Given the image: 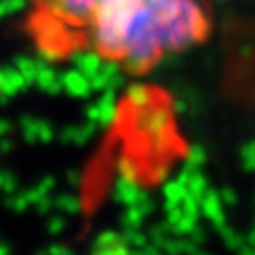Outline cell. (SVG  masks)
<instances>
[{
	"instance_id": "cell-1",
	"label": "cell",
	"mask_w": 255,
	"mask_h": 255,
	"mask_svg": "<svg viewBox=\"0 0 255 255\" xmlns=\"http://www.w3.org/2000/svg\"><path fill=\"white\" fill-rule=\"evenodd\" d=\"M209 17L198 0H136L126 32L122 68L145 75L166 53H179L202 43Z\"/></svg>"
},
{
	"instance_id": "cell-2",
	"label": "cell",
	"mask_w": 255,
	"mask_h": 255,
	"mask_svg": "<svg viewBox=\"0 0 255 255\" xmlns=\"http://www.w3.org/2000/svg\"><path fill=\"white\" fill-rule=\"evenodd\" d=\"M109 0H41L36 2L51 17L62 19L75 26H85L94 17V11Z\"/></svg>"
},
{
	"instance_id": "cell-3",
	"label": "cell",
	"mask_w": 255,
	"mask_h": 255,
	"mask_svg": "<svg viewBox=\"0 0 255 255\" xmlns=\"http://www.w3.org/2000/svg\"><path fill=\"white\" fill-rule=\"evenodd\" d=\"M136 124L145 134H149L155 147L168 142V130L172 126V111L166 107H147L136 111Z\"/></svg>"
},
{
	"instance_id": "cell-4",
	"label": "cell",
	"mask_w": 255,
	"mask_h": 255,
	"mask_svg": "<svg viewBox=\"0 0 255 255\" xmlns=\"http://www.w3.org/2000/svg\"><path fill=\"white\" fill-rule=\"evenodd\" d=\"M223 206H226V204L221 202L219 189H215V187H209V189H206V194L200 198L202 215L213 223L217 232H221L223 228H228V217H226V211H223Z\"/></svg>"
},
{
	"instance_id": "cell-5",
	"label": "cell",
	"mask_w": 255,
	"mask_h": 255,
	"mask_svg": "<svg viewBox=\"0 0 255 255\" xmlns=\"http://www.w3.org/2000/svg\"><path fill=\"white\" fill-rule=\"evenodd\" d=\"M142 196H145V189L138 185L136 179L117 177L113 185V202L124 204V206H136Z\"/></svg>"
},
{
	"instance_id": "cell-6",
	"label": "cell",
	"mask_w": 255,
	"mask_h": 255,
	"mask_svg": "<svg viewBox=\"0 0 255 255\" xmlns=\"http://www.w3.org/2000/svg\"><path fill=\"white\" fill-rule=\"evenodd\" d=\"M70 62H73V68H77L79 73H83L87 79H92L94 75H98L102 70V64H105V55L98 51H75L70 55Z\"/></svg>"
},
{
	"instance_id": "cell-7",
	"label": "cell",
	"mask_w": 255,
	"mask_h": 255,
	"mask_svg": "<svg viewBox=\"0 0 255 255\" xmlns=\"http://www.w3.org/2000/svg\"><path fill=\"white\" fill-rule=\"evenodd\" d=\"M60 79H62L64 92H66L68 96H73V98H81V100H85L87 96L94 92V90H92V85H90V79H87L83 73H79L77 68L66 70L64 75H60Z\"/></svg>"
},
{
	"instance_id": "cell-8",
	"label": "cell",
	"mask_w": 255,
	"mask_h": 255,
	"mask_svg": "<svg viewBox=\"0 0 255 255\" xmlns=\"http://www.w3.org/2000/svg\"><path fill=\"white\" fill-rule=\"evenodd\" d=\"M94 134H96V124H92V122H87L83 126H68L62 130V142L83 147L94 138Z\"/></svg>"
},
{
	"instance_id": "cell-9",
	"label": "cell",
	"mask_w": 255,
	"mask_h": 255,
	"mask_svg": "<svg viewBox=\"0 0 255 255\" xmlns=\"http://www.w3.org/2000/svg\"><path fill=\"white\" fill-rule=\"evenodd\" d=\"M96 105H98V109H100L98 126L107 128L117 119V92H111V90L102 92V96L96 100Z\"/></svg>"
},
{
	"instance_id": "cell-10",
	"label": "cell",
	"mask_w": 255,
	"mask_h": 255,
	"mask_svg": "<svg viewBox=\"0 0 255 255\" xmlns=\"http://www.w3.org/2000/svg\"><path fill=\"white\" fill-rule=\"evenodd\" d=\"M126 100L132 109H147L151 107V90L142 83H130L126 87Z\"/></svg>"
},
{
	"instance_id": "cell-11",
	"label": "cell",
	"mask_w": 255,
	"mask_h": 255,
	"mask_svg": "<svg viewBox=\"0 0 255 255\" xmlns=\"http://www.w3.org/2000/svg\"><path fill=\"white\" fill-rule=\"evenodd\" d=\"M164 209H172V206H181L183 198L187 196V187L179 183L177 179L174 181H168L164 185Z\"/></svg>"
},
{
	"instance_id": "cell-12",
	"label": "cell",
	"mask_w": 255,
	"mask_h": 255,
	"mask_svg": "<svg viewBox=\"0 0 255 255\" xmlns=\"http://www.w3.org/2000/svg\"><path fill=\"white\" fill-rule=\"evenodd\" d=\"M124 243L130 247V249H142V247L149 245V234L140 232V228H124Z\"/></svg>"
},
{
	"instance_id": "cell-13",
	"label": "cell",
	"mask_w": 255,
	"mask_h": 255,
	"mask_svg": "<svg viewBox=\"0 0 255 255\" xmlns=\"http://www.w3.org/2000/svg\"><path fill=\"white\" fill-rule=\"evenodd\" d=\"M62 213H68V215H77L79 211H81V198H79L77 194H62L55 198L53 202Z\"/></svg>"
},
{
	"instance_id": "cell-14",
	"label": "cell",
	"mask_w": 255,
	"mask_h": 255,
	"mask_svg": "<svg viewBox=\"0 0 255 255\" xmlns=\"http://www.w3.org/2000/svg\"><path fill=\"white\" fill-rule=\"evenodd\" d=\"M145 219H147V215L142 213L138 206H126V211H124V215H122L124 228H142Z\"/></svg>"
},
{
	"instance_id": "cell-15",
	"label": "cell",
	"mask_w": 255,
	"mask_h": 255,
	"mask_svg": "<svg viewBox=\"0 0 255 255\" xmlns=\"http://www.w3.org/2000/svg\"><path fill=\"white\" fill-rule=\"evenodd\" d=\"M219 234H221V238H223V245H226L230 251H238V249H241V247L247 243L245 234L236 232V230H234V228H230V226H228V228H223Z\"/></svg>"
},
{
	"instance_id": "cell-16",
	"label": "cell",
	"mask_w": 255,
	"mask_h": 255,
	"mask_svg": "<svg viewBox=\"0 0 255 255\" xmlns=\"http://www.w3.org/2000/svg\"><path fill=\"white\" fill-rule=\"evenodd\" d=\"M209 187H211V183H209V179H206V174L202 170H198L194 177H191L189 185H187V191H189L191 196H196V198H202Z\"/></svg>"
},
{
	"instance_id": "cell-17",
	"label": "cell",
	"mask_w": 255,
	"mask_h": 255,
	"mask_svg": "<svg viewBox=\"0 0 255 255\" xmlns=\"http://www.w3.org/2000/svg\"><path fill=\"white\" fill-rule=\"evenodd\" d=\"M124 243V236L122 232H115V230H105V232H100L96 236V241L92 247H113V245H119Z\"/></svg>"
},
{
	"instance_id": "cell-18",
	"label": "cell",
	"mask_w": 255,
	"mask_h": 255,
	"mask_svg": "<svg viewBox=\"0 0 255 255\" xmlns=\"http://www.w3.org/2000/svg\"><path fill=\"white\" fill-rule=\"evenodd\" d=\"M196 226H198V217H194V215H183V219L172 226V234L174 236H187Z\"/></svg>"
},
{
	"instance_id": "cell-19",
	"label": "cell",
	"mask_w": 255,
	"mask_h": 255,
	"mask_svg": "<svg viewBox=\"0 0 255 255\" xmlns=\"http://www.w3.org/2000/svg\"><path fill=\"white\" fill-rule=\"evenodd\" d=\"M130 247L126 243H119L113 247H92V253L90 255H130Z\"/></svg>"
},
{
	"instance_id": "cell-20",
	"label": "cell",
	"mask_w": 255,
	"mask_h": 255,
	"mask_svg": "<svg viewBox=\"0 0 255 255\" xmlns=\"http://www.w3.org/2000/svg\"><path fill=\"white\" fill-rule=\"evenodd\" d=\"M187 159L191 164H196L198 168H202V166L209 162V153H206L204 145H191L189 147V153H187Z\"/></svg>"
},
{
	"instance_id": "cell-21",
	"label": "cell",
	"mask_w": 255,
	"mask_h": 255,
	"mask_svg": "<svg viewBox=\"0 0 255 255\" xmlns=\"http://www.w3.org/2000/svg\"><path fill=\"white\" fill-rule=\"evenodd\" d=\"M136 164L130 157H119L117 162V177H128V179H136Z\"/></svg>"
},
{
	"instance_id": "cell-22",
	"label": "cell",
	"mask_w": 255,
	"mask_h": 255,
	"mask_svg": "<svg viewBox=\"0 0 255 255\" xmlns=\"http://www.w3.org/2000/svg\"><path fill=\"white\" fill-rule=\"evenodd\" d=\"M183 211H185V215H194V217H200L202 215V209H200V198H196V196H191L189 191H187V196L183 198Z\"/></svg>"
},
{
	"instance_id": "cell-23",
	"label": "cell",
	"mask_w": 255,
	"mask_h": 255,
	"mask_svg": "<svg viewBox=\"0 0 255 255\" xmlns=\"http://www.w3.org/2000/svg\"><path fill=\"white\" fill-rule=\"evenodd\" d=\"M166 211V223L172 228L174 223H179L183 219V215H185V211H183V206H172V209H164Z\"/></svg>"
},
{
	"instance_id": "cell-24",
	"label": "cell",
	"mask_w": 255,
	"mask_h": 255,
	"mask_svg": "<svg viewBox=\"0 0 255 255\" xmlns=\"http://www.w3.org/2000/svg\"><path fill=\"white\" fill-rule=\"evenodd\" d=\"M219 196H221V202L226 206H236L238 204V194L232 187H221L219 189Z\"/></svg>"
},
{
	"instance_id": "cell-25",
	"label": "cell",
	"mask_w": 255,
	"mask_h": 255,
	"mask_svg": "<svg viewBox=\"0 0 255 255\" xmlns=\"http://www.w3.org/2000/svg\"><path fill=\"white\" fill-rule=\"evenodd\" d=\"M90 85H92L94 92H105L107 85H109V79L102 75V73H98V75H94V77L90 79Z\"/></svg>"
},
{
	"instance_id": "cell-26",
	"label": "cell",
	"mask_w": 255,
	"mask_h": 255,
	"mask_svg": "<svg viewBox=\"0 0 255 255\" xmlns=\"http://www.w3.org/2000/svg\"><path fill=\"white\" fill-rule=\"evenodd\" d=\"M126 87V77H124V73H119V75H115V77H111L109 79V85H107V90H111V92H119V90H124ZM105 90V92H107Z\"/></svg>"
},
{
	"instance_id": "cell-27",
	"label": "cell",
	"mask_w": 255,
	"mask_h": 255,
	"mask_svg": "<svg viewBox=\"0 0 255 255\" xmlns=\"http://www.w3.org/2000/svg\"><path fill=\"white\" fill-rule=\"evenodd\" d=\"M187 236H189L191 241H194L198 247H202V245L206 243V230H204V228H200V226H196V228L191 230V232H189Z\"/></svg>"
},
{
	"instance_id": "cell-28",
	"label": "cell",
	"mask_w": 255,
	"mask_h": 255,
	"mask_svg": "<svg viewBox=\"0 0 255 255\" xmlns=\"http://www.w3.org/2000/svg\"><path fill=\"white\" fill-rule=\"evenodd\" d=\"M136 206H138V209H140V211H142V213H145V215H147V217H149V215H151V213H153V209H155V202H153V200H151V196H149V194H147V191H145V196H142V198H140V202H138Z\"/></svg>"
},
{
	"instance_id": "cell-29",
	"label": "cell",
	"mask_w": 255,
	"mask_h": 255,
	"mask_svg": "<svg viewBox=\"0 0 255 255\" xmlns=\"http://www.w3.org/2000/svg\"><path fill=\"white\" fill-rule=\"evenodd\" d=\"M64 228H66V219H64V217H51L49 219V232L51 234L64 232Z\"/></svg>"
},
{
	"instance_id": "cell-30",
	"label": "cell",
	"mask_w": 255,
	"mask_h": 255,
	"mask_svg": "<svg viewBox=\"0 0 255 255\" xmlns=\"http://www.w3.org/2000/svg\"><path fill=\"white\" fill-rule=\"evenodd\" d=\"M66 181H68V185L70 187H79L81 185V172L79 170H66Z\"/></svg>"
},
{
	"instance_id": "cell-31",
	"label": "cell",
	"mask_w": 255,
	"mask_h": 255,
	"mask_svg": "<svg viewBox=\"0 0 255 255\" xmlns=\"http://www.w3.org/2000/svg\"><path fill=\"white\" fill-rule=\"evenodd\" d=\"M49 255H77V253L66 245H53L49 249Z\"/></svg>"
},
{
	"instance_id": "cell-32",
	"label": "cell",
	"mask_w": 255,
	"mask_h": 255,
	"mask_svg": "<svg viewBox=\"0 0 255 255\" xmlns=\"http://www.w3.org/2000/svg\"><path fill=\"white\" fill-rule=\"evenodd\" d=\"M41 138H43V140H51V138H53V130H51V128L47 126V124L41 126Z\"/></svg>"
},
{
	"instance_id": "cell-33",
	"label": "cell",
	"mask_w": 255,
	"mask_h": 255,
	"mask_svg": "<svg viewBox=\"0 0 255 255\" xmlns=\"http://www.w3.org/2000/svg\"><path fill=\"white\" fill-rule=\"evenodd\" d=\"M236 253H238V255H255V247H251V245H247V243H245Z\"/></svg>"
},
{
	"instance_id": "cell-34",
	"label": "cell",
	"mask_w": 255,
	"mask_h": 255,
	"mask_svg": "<svg viewBox=\"0 0 255 255\" xmlns=\"http://www.w3.org/2000/svg\"><path fill=\"white\" fill-rule=\"evenodd\" d=\"M53 185H55V179H45L41 185V191H49V189H53Z\"/></svg>"
},
{
	"instance_id": "cell-35",
	"label": "cell",
	"mask_w": 255,
	"mask_h": 255,
	"mask_svg": "<svg viewBox=\"0 0 255 255\" xmlns=\"http://www.w3.org/2000/svg\"><path fill=\"white\" fill-rule=\"evenodd\" d=\"M245 238H247V245H251V247H255V228L251 230L249 234H245Z\"/></svg>"
},
{
	"instance_id": "cell-36",
	"label": "cell",
	"mask_w": 255,
	"mask_h": 255,
	"mask_svg": "<svg viewBox=\"0 0 255 255\" xmlns=\"http://www.w3.org/2000/svg\"><path fill=\"white\" fill-rule=\"evenodd\" d=\"M51 204H53L51 200H43V202H41V206H38V209H41V211L45 213V211H49V209H51Z\"/></svg>"
},
{
	"instance_id": "cell-37",
	"label": "cell",
	"mask_w": 255,
	"mask_h": 255,
	"mask_svg": "<svg viewBox=\"0 0 255 255\" xmlns=\"http://www.w3.org/2000/svg\"><path fill=\"white\" fill-rule=\"evenodd\" d=\"M191 255H213V253H209V251H202V249H196V251L191 253Z\"/></svg>"
},
{
	"instance_id": "cell-38",
	"label": "cell",
	"mask_w": 255,
	"mask_h": 255,
	"mask_svg": "<svg viewBox=\"0 0 255 255\" xmlns=\"http://www.w3.org/2000/svg\"><path fill=\"white\" fill-rule=\"evenodd\" d=\"M130 255H149V253H147L145 249H138V251H132Z\"/></svg>"
},
{
	"instance_id": "cell-39",
	"label": "cell",
	"mask_w": 255,
	"mask_h": 255,
	"mask_svg": "<svg viewBox=\"0 0 255 255\" xmlns=\"http://www.w3.org/2000/svg\"><path fill=\"white\" fill-rule=\"evenodd\" d=\"M221 2H228V0H221Z\"/></svg>"
},
{
	"instance_id": "cell-40",
	"label": "cell",
	"mask_w": 255,
	"mask_h": 255,
	"mask_svg": "<svg viewBox=\"0 0 255 255\" xmlns=\"http://www.w3.org/2000/svg\"><path fill=\"white\" fill-rule=\"evenodd\" d=\"M253 228H255V221H253Z\"/></svg>"
}]
</instances>
